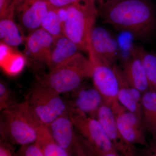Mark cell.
<instances>
[{
	"label": "cell",
	"mask_w": 156,
	"mask_h": 156,
	"mask_svg": "<svg viewBox=\"0 0 156 156\" xmlns=\"http://www.w3.org/2000/svg\"><path fill=\"white\" fill-rule=\"evenodd\" d=\"M105 23L147 41L156 34V12L150 0H112L99 7Z\"/></svg>",
	"instance_id": "cell-1"
},
{
	"label": "cell",
	"mask_w": 156,
	"mask_h": 156,
	"mask_svg": "<svg viewBox=\"0 0 156 156\" xmlns=\"http://www.w3.org/2000/svg\"><path fill=\"white\" fill-rule=\"evenodd\" d=\"M39 124L25 101L16 102L1 111V140L20 146L36 142Z\"/></svg>",
	"instance_id": "cell-2"
},
{
	"label": "cell",
	"mask_w": 156,
	"mask_h": 156,
	"mask_svg": "<svg viewBox=\"0 0 156 156\" xmlns=\"http://www.w3.org/2000/svg\"><path fill=\"white\" fill-rule=\"evenodd\" d=\"M92 65L89 58L80 53L71 60L54 69L40 80L39 83L58 94H68L91 77Z\"/></svg>",
	"instance_id": "cell-3"
},
{
	"label": "cell",
	"mask_w": 156,
	"mask_h": 156,
	"mask_svg": "<svg viewBox=\"0 0 156 156\" xmlns=\"http://www.w3.org/2000/svg\"><path fill=\"white\" fill-rule=\"evenodd\" d=\"M25 101L37 122L46 127L69 112L67 101L60 94L39 83L31 89Z\"/></svg>",
	"instance_id": "cell-4"
},
{
	"label": "cell",
	"mask_w": 156,
	"mask_h": 156,
	"mask_svg": "<svg viewBox=\"0 0 156 156\" xmlns=\"http://www.w3.org/2000/svg\"><path fill=\"white\" fill-rule=\"evenodd\" d=\"M68 17L63 26V35L88 53L90 35L98 14L93 3H80L66 7Z\"/></svg>",
	"instance_id": "cell-5"
},
{
	"label": "cell",
	"mask_w": 156,
	"mask_h": 156,
	"mask_svg": "<svg viewBox=\"0 0 156 156\" xmlns=\"http://www.w3.org/2000/svg\"><path fill=\"white\" fill-rule=\"evenodd\" d=\"M68 115L77 132L94 150L101 153L116 151L96 118L71 109Z\"/></svg>",
	"instance_id": "cell-6"
},
{
	"label": "cell",
	"mask_w": 156,
	"mask_h": 156,
	"mask_svg": "<svg viewBox=\"0 0 156 156\" xmlns=\"http://www.w3.org/2000/svg\"><path fill=\"white\" fill-rule=\"evenodd\" d=\"M53 139L71 156H88L87 148L68 114L59 117L47 127Z\"/></svg>",
	"instance_id": "cell-7"
},
{
	"label": "cell",
	"mask_w": 156,
	"mask_h": 156,
	"mask_svg": "<svg viewBox=\"0 0 156 156\" xmlns=\"http://www.w3.org/2000/svg\"><path fill=\"white\" fill-rule=\"evenodd\" d=\"M89 58L92 65L90 78L93 86L100 93L104 102L111 107L119 102V82L114 70L92 55L89 54Z\"/></svg>",
	"instance_id": "cell-8"
},
{
	"label": "cell",
	"mask_w": 156,
	"mask_h": 156,
	"mask_svg": "<svg viewBox=\"0 0 156 156\" xmlns=\"http://www.w3.org/2000/svg\"><path fill=\"white\" fill-rule=\"evenodd\" d=\"M88 54L113 67L120 56V50L116 39L103 27L94 26L90 35Z\"/></svg>",
	"instance_id": "cell-9"
},
{
	"label": "cell",
	"mask_w": 156,
	"mask_h": 156,
	"mask_svg": "<svg viewBox=\"0 0 156 156\" xmlns=\"http://www.w3.org/2000/svg\"><path fill=\"white\" fill-rule=\"evenodd\" d=\"M116 123L120 133L131 145L147 146L145 130L142 122L133 113L129 111L118 102L111 107Z\"/></svg>",
	"instance_id": "cell-10"
},
{
	"label": "cell",
	"mask_w": 156,
	"mask_h": 156,
	"mask_svg": "<svg viewBox=\"0 0 156 156\" xmlns=\"http://www.w3.org/2000/svg\"><path fill=\"white\" fill-rule=\"evenodd\" d=\"M95 118L103 127L116 151L122 156H135L134 146L124 138L116 123L112 109L105 102L98 111Z\"/></svg>",
	"instance_id": "cell-11"
},
{
	"label": "cell",
	"mask_w": 156,
	"mask_h": 156,
	"mask_svg": "<svg viewBox=\"0 0 156 156\" xmlns=\"http://www.w3.org/2000/svg\"><path fill=\"white\" fill-rule=\"evenodd\" d=\"M67 101L69 109L95 118L98 109L104 102L102 96L94 87L81 84L69 93Z\"/></svg>",
	"instance_id": "cell-12"
},
{
	"label": "cell",
	"mask_w": 156,
	"mask_h": 156,
	"mask_svg": "<svg viewBox=\"0 0 156 156\" xmlns=\"http://www.w3.org/2000/svg\"><path fill=\"white\" fill-rule=\"evenodd\" d=\"M55 40L42 28L34 30L24 38L26 54L36 63L47 65Z\"/></svg>",
	"instance_id": "cell-13"
},
{
	"label": "cell",
	"mask_w": 156,
	"mask_h": 156,
	"mask_svg": "<svg viewBox=\"0 0 156 156\" xmlns=\"http://www.w3.org/2000/svg\"><path fill=\"white\" fill-rule=\"evenodd\" d=\"M120 69L128 83L142 95L150 90L142 58L134 46Z\"/></svg>",
	"instance_id": "cell-14"
},
{
	"label": "cell",
	"mask_w": 156,
	"mask_h": 156,
	"mask_svg": "<svg viewBox=\"0 0 156 156\" xmlns=\"http://www.w3.org/2000/svg\"><path fill=\"white\" fill-rule=\"evenodd\" d=\"M113 68L119 82V89L117 95L118 101L141 121L142 94L128 83L119 66L115 65Z\"/></svg>",
	"instance_id": "cell-15"
},
{
	"label": "cell",
	"mask_w": 156,
	"mask_h": 156,
	"mask_svg": "<svg viewBox=\"0 0 156 156\" xmlns=\"http://www.w3.org/2000/svg\"><path fill=\"white\" fill-rule=\"evenodd\" d=\"M50 6L48 0H29L17 8L23 27L30 33L41 28Z\"/></svg>",
	"instance_id": "cell-16"
},
{
	"label": "cell",
	"mask_w": 156,
	"mask_h": 156,
	"mask_svg": "<svg viewBox=\"0 0 156 156\" xmlns=\"http://www.w3.org/2000/svg\"><path fill=\"white\" fill-rule=\"evenodd\" d=\"M81 51L75 43L64 35L56 39L47 64L49 71L71 60L80 53Z\"/></svg>",
	"instance_id": "cell-17"
},
{
	"label": "cell",
	"mask_w": 156,
	"mask_h": 156,
	"mask_svg": "<svg viewBox=\"0 0 156 156\" xmlns=\"http://www.w3.org/2000/svg\"><path fill=\"white\" fill-rule=\"evenodd\" d=\"M15 10L14 3L11 5L5 14L1 17L0 39L1 42L16 50L24 42V38L14 19Z\"/></svg>",
	"instance_id": "cell-18"
},
{
	"label": "cell",
	"mask_w": 156,
	"mask_h": 156,
	"mask_svg": "<svg viewBox=\"0 0 156 156\" xmlns=\"http://www.w3.org/2000/svg\"><path fill=\"white\" fill-rule=\"evenodd\" d=\"M141 122L156 142V92L149 90L142 95Z\"/></svg>",
	"instance_id": "cell-19"
},
{
	"label": "cell",
	"mask_w": 156,
	"mask_h": 156,
	"mask_svg": "<svg viewBox=\"0 0 156 156\" xmlns=\"http://www.w3.org/2000/svg\"><path fill=\"white\" fill-rule=\"evenodd\" d=\"M36 141L44 156H71L53 139L47 127L39 124Z\"/></svg>",
	"instance_id": "cell-20"
},
{
	"label": "cell",
	"mask_w": 156,
	"mask_h": 156,
	"mask_svg": "<svg viewBox=\"0 0 156 156\" xmlns=\"http://www.w3.org/2000/svg\"><path fill=\"white\" fill-rule=\"evenodd\" d=\"M134 47L142 58L150 90L156 92V53L138 46Z\"/></svg>",
	"instance_id": "cell-21"
},
{
	"label": "cell",
	"mask_w": 156,
	"mask_h": 156,
	"mask_svg": "<svg viewBox=\"0 0 156 156\" xmlns=\"http://www.w3.org/2000/svg\"><path fill=\"white\" fill-rule=\"evenodd\" d=\"M41 28L48 32L56 40L63 36V25L58 18L56 7L50 5Z\"/></svg>",
	"instance_id": "cell-22"
},
{
	"label": "cell",
	"mask_w": 156,
	"mask_h": 156,
	"mask_svg": "<svg viewBox=\"0 0 156 156\" xmlns=\"http://www.w3.org/2000/svg\"><path fill=\"white\" fill-rule=\"evenodd\" d=\"M26 59L24 55L12 49L6 56L0 58V63L3 69L10 74L19 72L25 65Z\"/></svg>",
	"instance_id": "cell-23"
},
{
	"label": "cell",
	"mask_w": 156,
	"mask_h": 156,
	"mask_svg": "<svg viewBox=\"0 0 156 156\" xmlns=\"http://www.w3.org/2000/svg\"><path fill=\"white\" fill-rule=\"evenodd\" d=\"M12 97L11 90L3 81L0 83V110L8 108L16 103Z\"/></svg>",
	"instance_id": "cell-24"
},
{
	"label": "cell",
	"mask_w": 156,
	"mask_h": 156,
	"mask_svg": "<svg viewBox=\"0 0 156 156\" xmlns=\"http://www.w3.org/2000/svg\"><path fill=\"white\" fill-rule=\"evenodd\" d=\"M16 156H44L41 149L36 142L20 146L15 152Z\"/></svg>",
	"instance_id": "cell-25"
},
{
	"label": "cell",
	"mask_w": 156,
	"mask_h": 156,
	"mask_svg": "<svg viewBox=\"0 0 156 156\" xmlns=\"http://www.w3.org/2000/svg\"><path fill=\"white\" fill-rule=\"evenodd\" d=\"M48 1L50 5L56 8L66 7L70 5L80 4V3L92 2L91 0H48Z\"/></svg>",
	"instance_id": "cell-26"
},
{
	"label": "cell",
	"mask_w": 156,
	"mask_h": 156,
	"mask_svg": "<svg viewBox=\"0 0 156 156\" xmlns=\"http://www.w3.org/2000/svg\"><path fill=\"white\" fill-rule=\"evenodd\" d=\"M12 145L1 140L0 143V156H16Z\"/></svg>",
	"instance_id": "cell-27"
},
{
	"label": "cell",
	"mask_w": 156,
	"mask_h": 156,
	"mask_svg": "<svg viewBox=\"0 0 156 156\" xmlns=\"http://www.w3.org/2000/svg\"><path fill=\"white\" fill-rule=\"evenodd\" d=\"M141 156H156V142L153 141L145 147Z\"/></svg>",
	"instance_id": "cell-28"
},
{
	"label": "cell",
	"mask_w": 156,
	"mask_h": 156,
	"mask_svg": "<svg viewBox=\"0 0 156 156\" xmlns=\"http://www.w3.org/2000/svg\"><path fill=\"white\" fill-rule=\"evenodd\" d=\"M56 11L58 18L60 20L62 25L67 20L68 17V13L66 7H62V8H56Z\"/></svg>",
	"instance_id": "cell-29"
},
{
	"label": "cell",
	"mask_w": 156,
	"mask_h": 156,
	"mask_svg": "<svg viewBox=\"0 0 156 156\" xmlns=\"http://www.w3.org/2000/svg\"><path fill=\"white\" fill-rule=\"evenodd\" d=\"M13 3L12 0H0V17L5 14Z\"/></svg>",
	"instance_id": "cell-30"
},
{
	"label": "cell",
	"mask_w": 156,
	"mask_h": 156,
	"mask_svg": "<svg viewBox=\"0 0 156 156\" xmlns=\"http://www.w3.org/2000/svg\"><path fill=\"white\" fill-rule=\"evenodd\" d=\"M84 143L87 148L88 156H101L100 154L95 151L89 144L84 140Z\"/></svg>",
	"instance_id": "cell-31"
},
{
	"label": "cell",
	"mask_w": 156,
	"mask_h": 156,
	"mask_svg": "<svg viewBox=\"0 0 156 156\" xmlns=\"http://www.w3.org/2000/svg\"><path fill=\"white\" fill-rule=\"evenodd\" d=\"M97 152L100 154L101 156H122L120 154L115 151H111L101 153L98 152Z\"/></svg>",
	"instance_id": "cell-32"
},
{
	"label": "cell",
	"mask_w": 156,
	"mask_h": 156,
	"mask_svg": "<svg viewBox=\"0 0 156 156\" xmlns=\"http://www.w3.org/2000/svg\"><path fill=\"white\" fill-rule=\"evenodd\" d=\"M29 1V0H13V3L15 5V9L22 5L23 4Z\"/></svg>",
	"instance_id": "cell-33"
},
{
	"label": "cell",
	"mask_w": 156,
	"mask_h": 156,
	"mask_svg": "<svg viewBox=\"0 0 156 156\" xmlns=\"http://www.w3.org/2000/svg\"><path fill=\"white\" fill-rule=\"evenodd\" d=\"M92 2L93 3V4H95V6H96V4H98V7H100L101 5H102V3H103V2H102V0H91Z\"/></svg>",
	"instance_id": "cell-34"
},
{
	"label": "cell",
	"mask_w": 156,
	"mask_h": 156,
	"mask_svg": "<svg viewBox=\"0 0 156 156\" xmlns=\"http://www.w3.org/2000/svg\"><path fill=\"white\" fill-rule=\"evenodd\" d=\"M112 1V0H102V2H103V3H102V4H103L104 3L106 2H109V1Z\"/></svg>",
	"instance_id": "cell-35"
}]
</instances>
